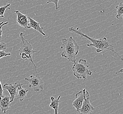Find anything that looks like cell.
I'll return each instance as SVG.
<instances>
[{
	"label": "cell",
	"instance_id": "6da1fadb",
	"mask_svg": "<svg viewBox=\"0 0 123 114\" xmlns=\"http://www.w3.org/2000/svg\"><path fill=\"white\" fill-rule=\"evenodd\" d=\"M69 31L70 32L74 33L77 35L80 36L81 37H84L86 38V39L89 40L91 42V44H87V46L96 48V52L100 53L105 50H109L111 52H113L116 54L121 58V61H123V58L115 51L113 46L111 44L106 37L98 39L89 37V36L82 32L81 30L79 27L77 28L76 29H75L73 27H71L69 28Z\"/></svg>",
	"mask_w": 123,
	"mask_h": 114
},
{
	"label": "cell",
	"instance_id": "7a4b0ae2",
	"mask_svg": "<svg viewBox=\"0 0 123 114\" xmlns=\"http://www.w3.org/2000/svg\"><path fill=\"white\" fill-rule=\"evenodd\" d=\"M62 45L61 47L62 50V57L67 59L74 64L76 63V56L79 53V46L72 36L67 39H62Z\"/></svg>",
	"mask_w": 123,
	"mask_h": 114
},
{
	"label": "cell",
	"instance_id": "3957f363",
	"mask_svg": "<svg viewBox=\"0 0 123 114\" xmlns=\"http://www.w3.org/2000/svg\"><path fill=\"white\" fill-rule=\"evenodd\" d=\"M20 37L21 40L19 49L20 55L23 59L29 60L32 63L34 66L36 72L37 73V66L33 61L32 57L35 53L38 52V51L33 50L32 45L30 41L25 38L22 32L20 33Z\"/></svg>",
	"mask_w": 123,
	"mask_h": 114
},
{
	"label": "cell",
	"instance_id": "277c9868",
	"mask_svg": "<svg viewBox=\"0 0 123 114\" xmlns=\"http://www.w3.org/2000/svg\"><path fill=\"white\" fill-rule=\"evenodd\" d=\"M89 67L86 60H79V62L74 64L72 68L74 76L78 79L86 80L88 76H91L92 74V72L89 70Z\"/></svg>",
	"mask_w": 123,
	"mask_h": 114
},
{
	"label": "cell",
	"instance_id": "5b68a950",
	"mask_svg": "<svg viewBox=\"0 0 123 114\" xmlns=\"http://www.w3.org/2000/svg\"><path fill=\"white\" fill-rule=\"evenodd\" d=\"M25 80L29 82V87L34 92L43 90L44 82L39 74L32 75L29 78H25Z\"/></svg>",
	"mask_w": 123,
	"mask_h": 114
},
{
	"label": "cell",
	"instance_id": "8992f818",
	"mask_svg": "<svg viewBox=\"0 0 123 114\" xmlns=\"http://www.w3.org/2000/svg\"><path fill=\"white\" fill-rule=\"evenodd\" d=\"M84 101L82 106L79 112V114H92L95 108L90 102V95L86 89H83Z\"/></svg>",
	"mask_w": 123,
	"mask_h": 114
},
{
	"label": "cell",
	"instance_id": "52a82bcc",
	"mask_svg": "<svg viewBox=\"0 0 123 114\" xmlns=\"http://www.w3.org/2000/svg\"><path fill=\"white\" fill-rule=\"evenodd\" d=\"M22 84L19 82L17 83L15 82L13 84H8L7 83H5L3 85V88L4 89L7 90L10 94V103H12L15 99L16 95L17 94V90L18 87L22 85Z\"/></svg>",
	"mask_w": 123,
	"mask_h": 114
},
{
	"label": "cell",
	"instance_id": "ba28073f",
	"mask_svg": "<svg viewBox=\"0 0 123 114\" xmlns=\"http://www.w3.org/2000/svg\"><path fill=\"white\" fill-rule=\"evenodd\" d=\"M14 13L17 15L16 22L18 24L22 27L27 28L29 21L27 15L23 14L18 10L15 11Z\"/></svg>",
	"mask_w": 123,
	"mask_h": 114
},
{
	"label": "cell",
	"instance_id": "9c48e42d",
	"mask_svg": "<svg viewBox=\"0 0 123 114\" xmlns=\"http://www.w3.org/2000/svg\"><path fill=\"white\" fill-rule=\"evenodd\" d=\"M76 98L72 103V106L79 112L82 106L84 101V94L83 91H80L75 95Z\"/></svg>",
	"mask_w": 123,
	"mask_h": 114
},
{
	"label": "cell",
	"instance_id": "30bf717a",
	"mask_svg": "<svg viewBox=\"0 0 123 114\" xmlns=\"http://www.w3.org/2000/svg\"><path fill=\"white\" fill-rule=\"evenodd\" d=\"M29 22L28 25L27 29L32 28L33 30L37 31L39 32V33L41 34L42 35L45 36L46 34L43 31V30L44 29L43 27H41L40 25L39 22H37L36 21L34 20L33 19L30 17H28Z\"/></svg>",
	"mask_w": 123,
	"mask_h": 114
},
{
	"label": "cell",
	"instance_id": "8fae6325",
	"mask_svg": "<svg viewBox=\"0 0 123 114\" xmlns=\"http://www.w3.org/2000/svg\"><path fill=\"white\" fill-rule=\"evenodd\" d=\"M10 106V97L7 95H3L0 99V108L2 112L6 114Z\"/></svg>",
	"mask_w": 123,
	"mask_h": 114
},
{
	"label": "cell",
	"instance_id": "7c38bea8",
	"mask_svg": "<svg viewBox=\"0 0 123 114\" xmlns=\"http://www.w3.org/2000/svg\"><path fill=\"white\" fill-rule=\"evenodd\" d=\"M22 85H23L22 84L18 87L17 89L18 90V92L15 96L20 101H22L23 100H24L26 98L27 93L29 91L28 89L23 88Z\"/></svg>",
	"mask_w": 123,
	"mask_h": 114
},
{
	"label": "cell",
	"instance_id": "4fadbf2b",
	"mask_svg": "<svg viewBox=\"0 0 123 114\" xmlns=\"http://www.w3.org/2000/svg\"><path fill=\"white\" fill-rule=\"evenodd\" d=\"M61 97V95H59V97L55 99L53 96L50 97L51 103L49 104V107L51 108L54 109V114H58V108L60 104V99Z\"/></svg>",
	"mask_w": 123,
	"mask_h": 114
},
{
	"label": "cell",
	"instance_id": "5bb4252c",
	"mask_svg": "<svg viewBox=\"0 0 123 114\" xmlns=\"http://www.w3.org/2000/svg\"><path fill=\"white\" fill-rule=\"evenodd\" d=\"M117 14L116 18L117 19H120L123 15V2H121L119 5L116 7Z\"/></svg>",
	"mask_w": 123,
	"mask_h": 114
},
{
	"label": "cell",
	"instance_id": "9a60e30c",
	"mask_svg": "<svg viewBox=\"0 0 123 114\" xmlns=\"http://www.w3.org/2000/svg\"><path fill=\"white\" fill-rule=\"evenodd\" d=\"M11 4L10 3L7 4V5L2 6L0 7V17L2 18H4V14L6 9H10Z\"/></svg>",
	"mask_w": 123,
	"mask_h": 114
},
{
	"label": "cell",
	"instance_id": "2e32d148",
	"mask_svg": "<svg viewBox=\"0 0 123 114\" xmlns=\"http://www.w3.org/2000/svg\"><path fill=\"white\" fill-rule=\"evenodd\" d=\"M8 24V22H4L0 23V40L2 39V28L5 25H7Z\"/></svg>",
	"mask_w": 123,
	"mask_h": 114
},
{
	"label": "cell",
	"instance_id": "e0dca14e",
	"mask_svg": "<svg viewBox=\"0 0 123 114\" xmlns=\"http://www.w3.org/2000/svg\"><path fill=\"white\" fill-rule=\"evenodd\" d=\"M59 0H48L47 2V4H49L50 3H54L55 7H56V9L58 10V2H59Z\"/></svg>",
	"mask_w": 123,
	"mask_h": 114
},
{
	"label": "cell",
	"instance_id": "ac0fdd59",
	"mask_svg": "<svg viewBox=\"0 0 123 114\" xmlns=\"http://www.w3.org/2000/svg\"><path fill=\"white\" fill-rule=\"evenodd\" d=\"M7 48V44L4 42H0V51H5Z\"/></svg>",
	"mask_w": 123,
	"mask_h": 114
},
{
	"label": "cell",
	"instance_id": "d6986e66",
	"mask_svg": "<svg viewBox=\"0 0 123 114\" xmlns=\"http://www.w3.org/2000/svg\"><path fill=\"white\" fill-rule=\"evenodd\" d=\"M11 55V53H6L5 51H0V59L4 57H7V56Z\"/></svg>",
	"mask_w": 123,
	"mask_h": 114
},
{
	"label": "cell",
	"instance_id": "ffe728a7",
	"mask_svg": "<svg viewBox=\"0 0 123 114\" xmlns=\"http://www.w3.org/2000/svg\"><path fill=\"white\" fill-rule=\"evenodd\" d=\"M3 95V88L1 84V82L0 81V99Z\"/></svg>",
	"mask_w": 123,
	"mask_h": 114
},
{
	"label": "cell",
	"instance_id": "44dd1931",
	"mask_svg": "<svg viewBox=\"0 0 123 114\" xmlns=\"http://www.w3.org/2000/svg\"><path fill=\"white\" fill-rule=\"evenodd\" d=\"M120 73H123V68L122 69H121V70H120L119 71H118V72H117L116 73V74Z\"/></svg>",
	"mask_w": 123,
	"mask_h": 114
},
{
	"label": "cell",
	"instance_id": "7402d4cb",
	"mask_svg": "<svg viewBox=\"0 0 123 114\" xmlns=\"http://www.w3.org/2000/svg\"><path fill=\"white\" fill-rule=\"evenodd\" d=\"M122 20H123V15L122 16Z\"/></svg>",
	"mask_w": 123,
	"mask_h": 114
}]
</instances>
